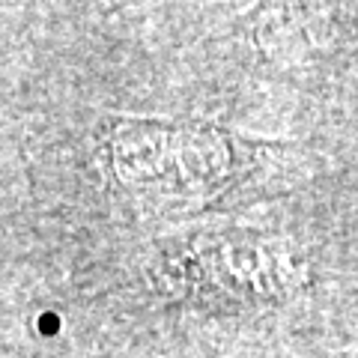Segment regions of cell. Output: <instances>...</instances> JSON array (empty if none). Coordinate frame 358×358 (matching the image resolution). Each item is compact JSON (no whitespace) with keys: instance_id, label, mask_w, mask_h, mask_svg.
Returning <instances> with one entry per match:
<instances>
[{"instance_id":"1","label":"cell","mask_w":358,"mask_h":358,"mask_svg":"<svg viewBox=\"0 0 358 358\" xmlns=\"http://www.w3.org/2000/svg\"><path fill=\"white\" fill-rule=\"evenodd\" d=\"M308 281L310 263L296 242L251 227L192 230L162 254V284L194 305H275L301 293Z\"/></svg>"},{"instance_id":"2","label":"cell","mask_w":358,"mask_h":358,"mask_svg":"<svg viewBox=\"0 0 358 358\" xmlns=\"http://www.w3.org/2000/svg\"><path fill=\"white\" fill-rule=\"evenodd\" d=\"M254 141L209 122L129 120L117 138L120 173L152 209L182 212L221 197L254 162Z\"/></svg>"}]
</instances>
